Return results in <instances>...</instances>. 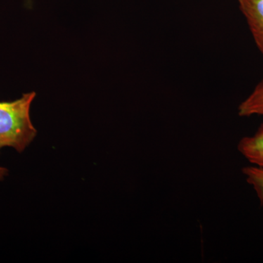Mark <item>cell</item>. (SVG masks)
Masks as SVG:
<instances>
[{"label": "cell", "instance_id": "obj_1", "mask_svg": "<svg viewBox=\"0 0 263 263\" xmlns=\"http://www.w3.org/2000/svg\"><path fill=\"white\" fill-rule=\"evenodd\" d=\"M34 91L26 93L14 101L0 102V151L12 147L21 153L32 143L37 129L30 119Z\"/></svg>", "mask_w": 263, "mask_h": 263}, {"label": "cell", "instance_id": "obj_4", "mask_svg": "<svg viewBox=\"0 0 263 263\" xmlns=\"http://www.w3.org/2000/svg\"><path fill=\"white\" fill-rule=\"evenodd\" d=\"M238 113L240 117L263 116V80L257 85L248 98L240 104Z\"/></svg>", "mask_w": 263, "mask_h": 263}, {"label": "cell", "instance_id": "obj_5", "mask_svg": "<svg viewBox=\"0 0 263 263\" xmlns=\"http://www.w3.org/2000/svg\"><path fill=\"white\" fill-rule=\"evenodd\" d=\"M246 181L253 187L260 203L263 204V168L257 166H248L242 169Z\"/></svg>", "mask_w": 263, "mask_h": 263}, {"label": "cell", "instance_id": "obj_3", "mask_svg": "<svg viewBox=\"0 0 263 263\" xmlns=\"http://www.w3.org/2000/svg\"><path fill=\"white\" fill-rule=\"evenodd\" d=\"M238 150L249 163L263 168V123L253 136L240 139Z\"/></svg>", "mask_w": 263, "mask_h": 263}, {"label": "cell", "instance_id": "obj_6", "mask_svg": "<svg viewBox=\"0 0 263 263\" xmlns=\"http://www.w3.org/2000/svg\"><path fill=\"white\" fill-rule=\"evenodd\" d=\"M8 174V171L6 168H5V167H1L0 166V181H2V180L4 179V178L5 176H7V175Z\"/></svg>", "mask_w": 263, "mask_h": 263}, {"label": "cell", "instance_id": "obj_2", "mask_svg": "<svg viewBox=\"0 0 263 263\" xmlns=\"http://www.w3.org/2000/svg\"><path fill=\"white\" fill-rule=\"evenodd\" d=\"M257 48L263 54V0H238Z\"/></svg>", "mask_w": 263, "mask_h": 263}]
</instances>
